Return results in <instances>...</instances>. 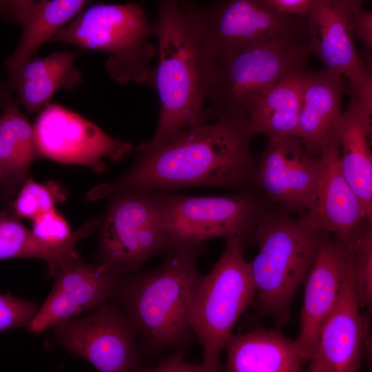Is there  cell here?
Instances as JSON below:
<instances>
[{
  "label": "cell",
  "mask_w": 372,
  "mask_h": 372,
  "mask_svg": "<svg viewBox=\"0 0 372 372\" xmlns=\"http://www.w3.org/2000/svg\"><path fill=\"white\" fill-rule=\"evenodd\" d=\"M245 118H225L185 130L165 143L140 152L121 178L95 187L87 195L98 199L125 189L170 192L192 187L255 189L256 162Z\"/></svg>",
  "instance_id": "cell-1"
},
{
  "label": "cell",
  "mask_w": 372,
  "mask_h": 372,
  "mask_svg": "<svg viewBox=\"0 0 372 372\" xmlns=\"http://www.w3.org/2000/svg\"><path fill=\"white\" fill-rule=\"evenodd\" d=\"M202 247H173L158 267L119 279L114 293L150 351L179 347L194 333L189 318L203 277Z\"/></svg>",
  "instance_id": "cell-2"
},
{
  "label": "cell",
  "mask_w": 372,
  "mask_h": 372,
  "mask_svg": "<svg viewBox=\"0 0 372 372\" xmlns=\"http://www.w3.org/2000/svg\"><path fill=\"white\" fill-rule=\"evenodd\" d=\"M154 87L161 104L152 138L139 147L150 149L179 132L207 123L203 56L188 19L178 1L158 2Z\"/></svg>",
  "instance_id": "cell-3"
},
{
  "label": "cell",
  "mask_w": 372,
  "mask_h": 372,
  "mask_svg": "<svg viewBox=\"0 0 372 372\" xmlns=\"http://www.w3.org/2000/svg\"><path fill=\"white\" fill-rule=\"evenodd\" d=\"M321 233L306 215L296 219L281 209L262 212L253 238L258 253L249 262L257 313L279 325L287 322L293 299L305 282Z\"/></svg>",
  "instance_id": "cell-4"
},
{
  "label": "cell",
  "mask_w": 372,
  "mask_h": 372,
  "mask_svg": "<svg viewBox=\"0 0 372 372\" xmlns=\"http://www.w3.org/2000/svg\"><path fill=\"white\" fill-rule=\"evenodd\" d=\"M307 35L275 39L214 59L203 58L206 103L216 120L246 118L254 102L287 75L304 70Z\"/></svg>",
  "instance_id": "cell-5"
},
{
  "label": "cell",
  "mask_w": 372,
  "mask_h": 372,
  "mask_svg": "<svg viewBox=\"0 0 372 372\" xmlns=\"http://www.w3.org/2000/svg\"><path fill=\"white\" fill-rule=\"evenodd\" d=\"M156 25L140 3H91L55 34L61 42L108 54L105 70L120 85L132 82L154 87Z\"/></svg>",
  "instance_id": "cell-6"
},
{
  "label": "cell",
  "mask_w": 372,
  "mask_h": 372,
  "mask_svg": "<svg viewBox=\"0 0 372 372\" xmlns=\"http://www.w3.org/2000/svg\"><path fill=\"white\" fill-rule=\"evenodd\" d=\"M245 245L239 238L226 240L219 258L202 277L190 313L191 328L203 347V363L214 372H220V354L256 296Z\"/></svg>",
  "instance_id": "cell-7"
},
{
  "label": "cell",
  "mask_w": 372,
  "mask_h": 372,
  "mask_svg": "<svg viewBox=\"0 0 372 372\" xmlns=\"http://www.w3.org/2000/svg\"><path fill=\"white\" fill-rule=\"evenodd\" d=\"M204 59L291 36L307 35V18L282 14L265 0L178 1Z\"/></svg>",
  "instance_id": "cell-8"
},
{
  "label": "cell",
  "mask_w": 372,
  "mask_h": 372,
  "mask_svg": "<svg viewBox=\"0 0 372 372\" xmlns=\"http://www.w3.org/2000/svg\"><path fill=\"white\" fill-rule=\"evenodd\" d=\"M158 192L169 249L179 246H203L216 238H236L246 243L253 236L267 207L256 189L227 196Z\"/></svg>",
  "instance_id": "cell-9"
},
{
  "label": "cell",
  "mask_w": 372,
  "mask_h": 372,
  "mask_svg": "<svg viewBox=\"0 0 372 372\" xmlns=\"http://www.w3.org/2000/svg\"><path fill=\"white\" fill-rule=\"evenodd\" d=\"M169 249L158 192H117L101 227V264L121 276L136 271L150 257Z\"/></svg>",
  "instance_id": "cell-10"
},
{
  "label": "cell",
  "mask_w": 372,
  "mask_h": 372,
  "mask_svg": "<svg viewBox=\"0 0 372 372\" xmlns=\"http://www.w3.org/2000/svg\"><path fill=\"white\" fill-rule=\"evenodd\" d=\"M54 339L99 372H139L137 330L127 315L107 302L54 328Z\"/></svg>",
  "instance_id": "cell-11"
},
{
  "label": "cell",
  "mask_w": 372,
  "mask_h": 372,
  "mask_svg": "<svg viewBox=\"0 0 372 372\" xmlns=\"http://www.w3.org/2000/svg\"><path fill=\"white\" fill-rule=\"evenodd\" d=\"M33 126L41 156L63 164L102 171L106 158L119 161L132 149L130 143L110 136L94 123L55 103L39 112Z\"/></svg>",
  "instance_id": "cell-12"
},
{
  "label": "cell",
  "mask_w": 372,
  "mask_h": 372,
  "mask_svg": "<svg viewBox=\"0 0 372 372\" xmlns=\"http://www.w3.org/2000/svg\"><path fill=\"white\" fill-rule=\"evenodd\" d=\"M320 172L318 157L299 138H271L256 163L254 187L265 200L285 212L309 213L316 201Z\"/></svg>",
  "instance_id": "cell-13"
},
{
  "label": "cell",
  "mask_w": 372,
  "mask_h": 372,
  "mask_svg": "<svg viewBox=\"0 0 372 372\" xmlns=\"http://www.w3.org/2000/svg\"><path fill=\"white\" fill-rule=\"evenodd\" d=\"M362 6L360 1L313 0L307 18L311 53L325 70L347 79L350 92L362 90L372 74L359 56L354 39V14Z\"/></svg>",
  "instance_id": "cell-14"
},
{
  "label": "cell",
  "mask_w": 372,
  "mask_h": 372,
  "mask_svg": "<svg viewBox=\"0 0 372 372\" xmlns=\"http://www.w3.org/2000/svg\"><path fill=\"white\" fill-rule=\"evenodd\" d=\"M351 262L339 299L322 324L308 372H358L370 321L360 311Z\"/></svg>",
  "instance_id": "cell-15"
},
{
  "label": "cell",
  "mask_w": 372,
  "mask_h": 372,
  "mask_svg": "<svg viewBox=\"0 0 372 372\" xmlns=\"http://www.w3.org/2000/svg\"><path fill=\"white\" fill-rule=\"evenodd\" d=\"M52 288L27 328L41 333L93 311L115 292L120 276L107 266L91 265L77 258L54 278Z\"/></svg>",
  "instance_id": "cell-16"
},
{
  "label": "cell",
  "mask_w": 372,
  "mask_h": 372,
  "mask_svg": "<svg viewBox=\"0 0 372 372\" xmlns=\"http://www.w3.org/2000/svg\"><path fill=\"white\" fill-rule=\"evenodd\" d=\"M352 260V247L321 234L305 280L300 327L295 340L308 362L319 330L335 306Z\"/></svg>",
  "instance_id": "cell-17"
},
{
  "label": "cell",
  "mask_w": 372,
  "mask_h": 372,
  "mask_svg": "<svg viewBox=\"0 0 372 372\" xmlns=\"http://www.w3.org/2000/svg\"><path fill=\"white\" fill-rule=\"evenodd\" d=\"M320 172L316 198L307 214L321 234L352 247L370 226L358 197L340 165V148L334 134L318 156Z\"/></svg>",
  "instance_id": "cell-18"
},
{
  "label": "cell",
  "mask_w": 372,
  "mask_h": 372,
  "mask_svg": "<svg viewBox=\"0 0 372 372\" xmlns=\"http://www.w3.org/2000/svg\"><path fill=\"white\" fill-rule=\"evenodd\" d=\"M85 0H1L3 20L17 23L21 37L6 61L10 72L37 54L39 48L74 19L87 6Z\"/></svg>",
  "instance_id": "cell-19"
},
{
  "label": "cell",
  "mask_w": 372,
  "mask_h": 372,
  "mask_svg": "<svg viewBox=\"0 0 372 372\" xmlns=\"http://www.w3.org/2000/svg\"><path fill=\"white\" fill-rule=\"evenodd\" d=\"M371 108L366 94L351 92L335 135L340 148L342 172L358 197L372 225V147L369 139Z\"/></svg>",
  "instance_id": "cell-20"
},
{
  "label": "cell",
  "mask_w": 372,
  "mask_h": 372,
  "mask_svg": "<svg viewBox=\"0 0 372 372\" xmlns=\"http://www.w3.org/2000/svg\"><path fill=\"white\" fill-rule=\"evenodd\" d=\"M344 79L325 70L304 73L297 137L315 157L330 142L343 114L342 98L350 91Z\"/></svg>",
  "instance_id": "cell-21"
},
{
  "label": "cell",
  "mask_w": 372,
  "mask_h": 372,
  "mask_svg": "<svg viewBox=\"0 0 372 372\" xmlns=\"http://www.w3.org/2000/svg\"><path fill=\"white\" fill-rule=\"evenodd\" d=\"M81 51L61 50L38 54L9 72L7 90L14 92L28 114L40 112L60 89L72 90L82 81L74 64Z\"/></svg>",
  "instance_id": "cell-22"
},
{
  "label": "cell",
  "mask_w": 372,
  "mask_h": 372,
  "mask_svg": "<svg viewBox=\"0 0 372 372\" xmlns=\"http://www.w3.org/2000/svg\"><path fill=\"white\" fill-rule=\"evenodd\" d=\"M225 349L226 372H304L308 362L296 341L276 329L233 333Z\"/></svg>",
  "instance_id": "cell-23"
},
{
  "label": "cell",
  "mask_w": 372,
  "mask_h": 372,
  "mask_svg": "<svg viewBox=\"0 0 372 372\" xmlns=\"http://www.w3.org/2000/svg\"><path fill=\"white\" fill-rule=\"evenodd\" d=\"M0 180L8 191L23 186L32 163L41 157L34 126L14 101L10 92H1Z\"/></svg>",
  "instance_id": "cell-24"
},
{
  "label": "cell",
  "mask_w": 372,
  "mask_h": 372,
  "mask_svg": "<svg viewBox=\"0 0 372 372\" xmlns=\"http://www.w3.org/2000/svg\"><path fill=\"white\" fill-rule=\"evenodd\" d=\"M306 70L284 77L254 102L247 114L253 136L262 134L268 139L297 137Z\"/></svg>",
  "instance_id": "cell-25"
},
{
  "label": "cell",
  "mask_w": 372,
  "mask_h": 372,
  "mask_svg": "<svg viewBox=\"0 0 372 372\" xmlns=\"http://www.w3.org/2000/svg\"><path fill=\"white\" fill-rule=\"evenodd\" d=\"M98 221L92 220L76 229L68 242L54 245L35 236L17 220L1 215L0 220V258H38L45 260L49 276H54L79 258L76 245L90 234Z\"/></svg>",
  "instance_id": "cell-26"
},
{
  "label": "cell",
  "mask_w": 372,
  "mask_h": 372,
  "mask_svg": "<svg viewBox=\"0 0 372 372\" xmlns=\"http://www.w3.org/2000/svg\"><path fill=\"white\" fill-rule=\"evenodd\" d=\"M358 302L372 324V225L352 246Z\"/></svg>",
  "instance_id": "cell-27"
},
{
  "label": "cell",
  "mask_w": 372,
  "mask_h": 372,
  "mask_svg": "<svg viewBox=\"0 0 372 372\" xmlns=\"http://www.w3.org/2000/svg\"><path fill=\"white\" fill-rule=\"evenodd\" d=\"M58 191L53 185L40 184L32 178L27 179L14 202V211L19 217L34 220L55 209V203L60 197Z\"/></svg>",
  "instance_id": "cell-28"
},
{
  "label": "cell",
  "mask_w": 372,
  "mask_h": 372,
  "mask_svg": "<svg viewBox=\"0 0 372 372\" xmlns=\"http://www.w3.org/2000/svg\"><path fill=\"white\" fill-rule=\"evenodd\" d=\"M38 303L8 294L0 296V331L29 327L39 309Z\"/></svg>",
  "instance_id": "cell-29"
},
{
  "label": "cell",
  "mask_w": 372,
  "mask_h": 372,
  "mask_svg": "<svg viewBox=\"0 0 372 372\" xmlns=\"http://www.w3.org/2000/svg\"><path fill=\"white\" fill-rule=\"evenodd\" d=\"M32 232L39 239L47 242L59 245L70 240L74 231L66 220L56 209L44 213L32 220Z\"/></svg>",
  "instance_id": "cell-30"
},
{
  "label": "cell",
  "mask_w": 372,
  "mask_h": 372,
  "mask_svg": "<svg viewBox=\"0 0 372 372\" xmlns=\"http://www.w3.org/2000/svg\"><path fill=\"white\" fill-rule=\"evenodd\" d=\"M139 372H214L203 363L190 364L185 361L183 355L177 352L165 358L152 367L141 368Z\"/></svg>",
  "instance_id": "cell-31"
},
{
  "label": "cell",
  "mask_w": 372,
  "mask_h": 372,
  "mask_svg": "<svg viewBox=\"0 0 372 372\" xmlns=\"http://www.w3.org/2000/svg\"><path fill=\"white\" fill-rule=\"evenodd\" d=\"M313 0H265L277 12L288 16L307 18Z\"/></svg>",
  "instance_id": "cell-32"
},
{
  "label": "cell",
  "mask_w": 372,
  "mask_h": 372,
  "mask_svg": "<svg viewBox=\"0 0 372 372\" xmlns=\"http://www.w3.org/2000/svg\"><path fill=\"white\" fill-rule=\"evenodd\" d=\"M355 35L372 49V10H366L362 6L354 14Z\"/></svg>",
  "instance_id": "cell-33"
},
{
  "label": "cell",
  "mask_w": 372,
  "mask_h": 372,
  "mask_svg": "<svg viewBox=\"0 0 372 372\" xmlns=\"http://www.w3.org/2000/svg\"><path fill=\"white\" fill-rule=\"evenodd\" d=\"M361 91H364L366 94L367 97L369 99V104H370L371 121H370L369 139V142L371 145V147H372V74L365 87L363 88Z\"/></svg>",
  "instance_id": "cell-34"
},
{
  "label": "cell",
  "mask_w": 372,
  "mask_h": 372,
  "mask_svg": "<svg viewBox=\"0 0 372 372\" xmlns=\"http://www.w3.org/2000/svg\"><path fill=\"white\" fill-rule=\"evenodd\" d=\"M364 354L368 362H372V331L369 332L366 340Z\"/></svg>",
  "instance_id": "cell-35"
},
{
  "label": "cell",
  "mask_w": 372,
  "mask_h": 372,
  "mask_svg": "<svg viewBox=\"0 0 372 372\" xmlns=\"http://www.w3.org/2000/svg\"><path fill=\"white\" fill-rule=\"evenodd\" d=\"M370 372H372V366H370Z\"/></svg>",
  "instance_id": "cell-36"
},
{
  "label": "cell",
  "mask_w": 372,
  "mask_h": 372,
  "mask_svg": "<svg viewBox=\"0 0 372 372\" xmlns=\"http://www.w3.org/2000/svg\"><path fill=\"white\" fill-rule=\"evenodd\" d=\"M307 372H308V371H307Z\"/></svg>",
  "instance_id": "cell-37"
}]
</instances>
